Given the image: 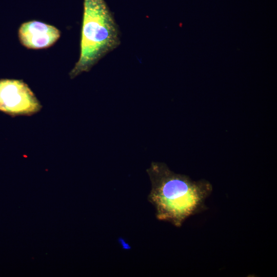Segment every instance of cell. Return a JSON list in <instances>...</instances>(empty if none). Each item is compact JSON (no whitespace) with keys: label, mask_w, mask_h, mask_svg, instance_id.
<instances>
[{"label":"cell","mask_w":277,"mask_h":277,"mask_svg":"<svg viewBox=\"0 0 277 277\" xmlns=\"http://www.w3.org/2000/svg\"><path fill=\"white\" fill-rule=\"evenodd\" d=\"M147 172L151 184L148 200L157 220L180 227L188 217L207 209L205 201L212 191L208 181H193L160 162H152Z\"/></svg>","instance_id":"6da1fadb"},{"label":"cell","mask_w":277,"mask_h":277,"mask_svg":"<svg viewBox=\"0 0 277 277\" xmlns=\"http://www.w3.org/2000/svg\"><path fill=\"white\" fill-rule=\"evenodd\" d=\"M121 44L120 31L104 0H84L80 57L69 73L74 78L89 72Z\"/></svg>","instance_id":"7a4b0ae2"},{"label":"cell","mask_w":277,"mask_h":277,"mask_svg":"<svg viewBox=\"0 0 277 277\" xmlns=\"http://www.w3.org/2000/svg\"><path fill=\"white\" fill-rule=\"evenodd\" d=\"M42 106L28 85L21 80H0V111L12 116L31 115Z\"/></svg>","instance_id":"3957f363"},{"label":"cell","mask_w":277,"mask_h":277,"mask_svg":"<svg viewBox=\"0 0 277 277\" xmlns=\"http://www.w3.org/2000/svg\"><path fill=\"white\" fill-rule=\"evenodd\" d=\"M61 31L56 27L38 21H30L21 24L18 36L21 44L30 49L48 48L60 38Z\"/></svg>","instance_id":"277c9868"}]
</instances>
